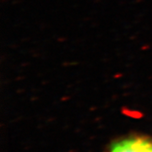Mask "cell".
<instances>
[{"label":"cell","mask_w":152,"mask_h":152,"mask_svg":"<svg viewBox=\"0 0 152 152\" xmlns=\"http://www.w3.org/2000/svg\"><path fill=\"white\" fill-rule=\"evenodd\" d=\"M107 152H152V138L133 134L115 140Z\"/></svg>","instance_id":"cell-1"}]
</instances>
